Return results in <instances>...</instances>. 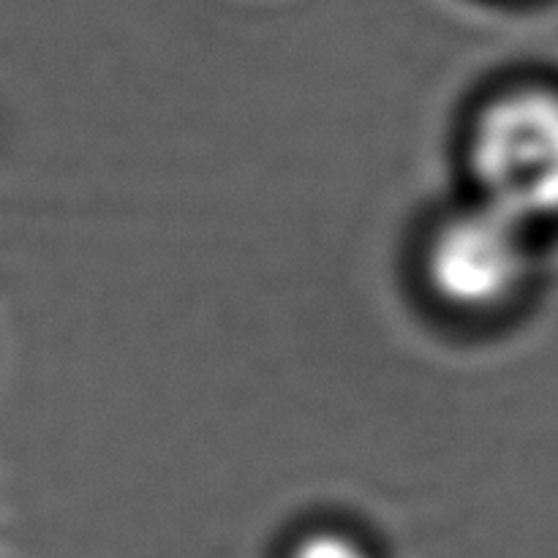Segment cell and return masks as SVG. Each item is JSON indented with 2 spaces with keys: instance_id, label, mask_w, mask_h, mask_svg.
<instances>
[{
  "instance_id": "3957f363",
  "label": "cell",
  "mask_w": 558,
  "mask_h": 558,
  "mask_svg": "<svg viewBox=\"0 0 558 558\" xmlns=\"http://www.w3.org/2000/svg\"><path fill=\"white\" fill-rule=\"evenodd\" d=\"M287 558H376L374 550L347 529L322 526L314 532H305L292 545Z\"/></svg>"
},
{
  "instance_id": "6da1fadb",
  "label": "cell",
  "mask_w": 558,
  "mask_h": 558,
  "mask_svg": "<svg viewBox=\"0 0 558 558\" xmlns=\"http://www.w3.org/2000/svg\"><path fill=\"white\" fill-rule=\"evenodd\" d=\"M469 196L534 232L558 223V87L512 82L490 90L463 129Z\"/></svg>"
},
{
  "instance_id": "7a4b0ae2",
  "label": "cell",
  "mask_w": 558,
  "mask_h": 558,
  "mask_svg": "<svg viewBox=\"0 0 558 558\" xmlns=\"http://www.w3.org/2000/svg\"><path fill=\"white\" fill-rule=\"evenodd\" d=\"M417 272L430 303L452 319H501L532 292L537 232L466 194L425 227Z\"/></svg>"
}]
</instances>
